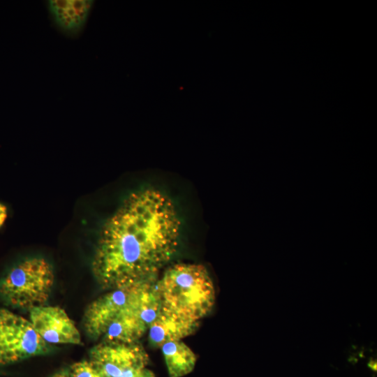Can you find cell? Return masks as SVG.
Here are the masks:
<instances>
[{
	"label": "cell",
	"instance_id": "8fae6325",
	"mask_svg": "<svg viewBox=\"0 0 377 377\" xmlns=\"http://www.w3.org/2000/svg\"><path fill=\"white\" fill-rule=\"evenodd\" d=\"M68 373L69 377H100L88 360L73 364Z\"/></svg>",
	"mask_w": 377,
	"mask_h": 377
},
{
	"label": "cell",
	"instance_id": "9c48e42d",
	"mask_svg": "<svg viewBox=\"0 0 377 377\" xmlns=\"http://www.w3.org/2000/svg\"><path fill=\"white\" fill-rule=\"evenodd\" d=\"M94 4L91 0H49L48 12L57 28L73 36L80 32L87 23Z\"/></svg>",
	"mask_w": 377,
	"mask_h": 377
},
{
	"label": "cell",
	"instance_id": "277c9868",
	"mask_svg": "<svg viewBox=\"0 0 377 377\" xmlns=\"http://www.w3.org/2000/svg\"><path fill=\"white\" fill-rule=\"evenodd\" d=\"M54 281L51 264L45 258L24 259L13 266L0 281V296L8 304L29 309L42 306Z\"/></svg>",
	"mask_w": 377,
	"mask_h": 377
},
{
	"label": "cell",
	"instance_id": "5b68a950",
	"mask_svg": "<svg viewBox=\"0 0 377 377\" xmlns=\"http://www.w3.org/2000/svg\"><path fill=\"white\" fill-rule=\"evenodd\" d=\"M88 360L100 377H155L148 354L138 342H100L91 349Z\"/></svg>",
	"mask_w": 377,
	"mask_h": 377
},
{
	"label": "cell",
	"instance_id": "3957f363",
	"mask_svg": "<svg viewBox=\"0 0 377 377\" xmlns=\"http://www.w3.org/2000/svg\"><path fill=\"white\" fill-rule=\"evenodd\" d=\"M156 286L161 305L191 320L200 321L215 304L213 281L206 267L200 264L173 265Z\"/></svg>",
	"mask_w": 377,
	"mask_h": 377
},
{
	"label": "cell",
	"instance_id": "7c38bea8",
	"mask_svg": "<svg viewBox=\"0 0 377 377\" xmlns=\"http://www.w3.org/2000/svg\"><path fill=\"white\" fill-rule=\"evenodd\" d=\"M7 217V209L5 205L0 202V227L3 224Z\"/></svg>",
	"mask_w": 377,
	"mask_h": 377
},
{
	"label": "cell",
	"instance_id": "6da1fadb",
	"mask_svg": "<svg viewBox=\"0 0 377 377\" xmlns=\"http://www.w3.org/2000/svg\"><path fill=\"white\" fill-rule=\"evenodd\" d=\"M180 231L169 196L154 188L133 192L101 228L91 263L96 280L111 290L156 279L177 252Z\"/></svg>",
	"mask_w": 377,
	"mask_h": 377
},
{
	"label": "cell",
	"instance_id": "4fadbf2b",
	"mask_svg": "<svg viewBox=\"0 0 377 377\" xmlns=\"http://www.w3.org/2000/svg\"><path fill=\"white\" fill-rule=\"evenodd\" d=\"M52 377H69L68 371H59L54 375H53Z\"/></svg>",
	"mask_w": 377,
	"mask_h": 377
},
{
	"label": "cell",
	"instance_id": "7a4b0ae2",
	"mask_svg": "<svg viewBox=\"0 0 377 377\" xmlns=\"http://www.w3.org/2000/svg\"><path fill=\"white\" fill-rule=\"evenodd\" d=\"M156 283L154 279L113 288L91 302L83 316L87 336L103 343L138 342L161 306Z\"/></svg>",
	"mask_w": 377,
	"mask_h": 377
},
{
	"label": "cell",
	"instance_id": "52a82bcc",
	"mask_svg": "<svg viewBox=\"0 0 377 377\" xmlns=\"http://www.w3.org/2000/svg\"><path fill=\"white\" fill-rule=\"evenodd\" d=\"M29 321L48 344H81L80 334L59 306H38L29 309Z\"/></svg>",
	"mask_w": 377,
	"mask_h": 377
},
{
	"label": "cell",
	"instance_id": "8992f818",
	"mask_svg": "<svg viewBox=\"0 0 377 377\" xmlns=\"http://www.w3.org/2000/svg\"><path fill=\"white\" fill-rule=\"evenodd\" d=\"M49 350V344L38 334L29 320L0 309V366L44 355Z\"/></svg>",
	"mask_w": 377,
	"mask_h": 377
},
{
	"label": "cell",
	"instance_id": "ba28073f",
	"mask_svg": "<svg viewBox=\"0 0 377 377\" xmlns=\"http://www.w3.org/2000/svg\"><path fill=\"white\" fill-rule=\"evenodd\" d=\"M200 321L187 318L161 305L156 316L148 328L150 346L161 348L172 341H182L193 334Z\"/></svg>",
	"mask_w": 377,
	"mask_h": 377
},
{
	"label": "cell",
	"instance_id": "30bf717a",
	"mask_svg": "<svg viewBox=\"0 0 377 377\" xmlns=\"http://www.w3.org/2000/svg\"><path fill=\"white\" fill-rule=\"evenodd\" d=\"M161 348L170 377H182L193 370L196 356L185 343L172 341Z\"/></svg>",
	"mask_w": 377,
	"mask_h": 377
}]
</instances>
